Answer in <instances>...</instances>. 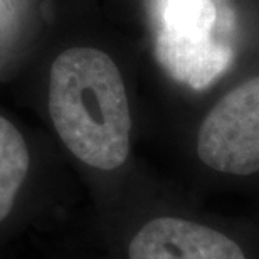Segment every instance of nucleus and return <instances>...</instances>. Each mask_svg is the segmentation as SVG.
I'll return each instance as SVG.
<instances>
[{
  "mask_svg": "<svg viewBox=\"0 0 259 259\" xmlns=\"http://www.w3.org/2000/svg\"><path fill=\"white\" fill-rule=\"evenodd\" d=\"M29 170V152L22 135L0 116V221L12 210L14 200Z\"/></svg>",
  "mask_w": 259,
  "mask_h": 259,
  "instance_id": "nucleus-5",
  "label": "nucleus"
},
{
  "mask_svg": "<svg viewBox=\"0 0 259 259\" xmlns=\"http://www.w3.org/2000/svg\"><path fill=\"white\" fill-rule=\"evenodd\" d=\"M155 54L174 79L194 90L210 86L232 63V49L215 39V0H158Z\"/></svg>",
  "mask_w": 259,
  "mask_h": 259,
  "instance_id": "nucleus-3",
  "label": "nucleus"
},
{
  "mask_svg": "<svg viewBox=\"0 0 259 259\" xmlns=\"http://www.w3.org/2000/svg\"><path fill=\"white\" fill-rule=\"evenodd\" d=\"M257 226H259V222H257Z\"/></svg>",
  "mask_w": 259,
  "mask_h": 259,
  "instance_id": "nucleus-6",
  "label": "nucleus"
},
{
  "mask_svg": "<svg viewBox=\"0 0 259 259\" xmlns=\"http://www.w3.org/2000/svg\"><path fill=\"white\" fill-rule=\"evenodd\" d=\"M49 113L66 148L98 172H115L132 150V110L118 66L103 51L72 48L51 67Z\"/></svg>",
  "mask_w": 259,
  "mask_h": 259,
  "instance_id": "nucleus-1",
  "label": "nucleus"
},
{
  "mask_svg": "<svg viewBox=\"0 0 259 259\" xmlns=\"http://www.w3.org/2000/svg\"><path fill=\"white\" fill-rule=\"evenodd\" d=\"M194 152L212 179L229 184L259 180V76L231 88L204 113Z\"/></svg>",
  "mask_w": 259,
  "mask_h": 259,
  "instance_id": "nucleus-4",
  "label": "nucleus"
},
{
  "mask_svg": "<svg viewBox=\"0 0 259 259\" xmlns=\"http://www.w3.org/2000/svg\"><path fill=\"white\" fill-rule=\"evenodd\" d=\"M125 259H259V226L174 205L132 226Z\"/></svg>",
  "mask_w": 259,
  "mask_h": 259,
  "instance_id": "nucleus-2",
  "label": "nucleus"
}]
</instances>
